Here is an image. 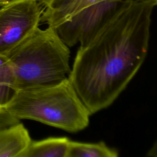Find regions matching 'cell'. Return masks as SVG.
I'll list each match as a JSON object with an SVG mask.
<instances>
[{
	"mask_svg": "<svg viewBox=\"0 0 157 157\" xmlns=\"http://www.w3.org/2000/svg\"><path fill=\"white\" fill-rule=\"evenodd\" d=\"M147 155L150 157H157V138L148 151Z\"/></svg>",
	"mask_w": 157,
	"mask_h": 157,
	"instance_id": "cell-11",
	"label": "cell"
},
{
	"mask_svg": "<svg viewBox=\"0 0 157 157\" xmlns=\"http://www.w3.org/2000/svg\"><path fill=\"white\" fill-rule=\"evenodd\" d=\"M127 0H101L78 12L54 28L69 47L84 45L108 23Z\"/></svg>",
	"mask_w": 157,
	"mask_h": 157,
	"instance_id": "cell-4",
	"label": "cell"
},
{
	"mask_svg": "<svg viewBox=\"0 0 157 157\" xmlns=\"http://www.w3.org/2000/svg\"><path fill=\"white\" fill-rule=\"evenodd\" d=\"M154 7L127 0L88 44L80 45L68 78L91 115L110 106L143 64Z\"/></svg>",
	"mask_w": 157,
	"mask_h": 157,
	"instance_id": "cell-1",
	"label": "cell"
},
{
	"mask_svg": "<svg viewBox=\"0 0 157 157\" xmlns=\"http://www.w3.org/2000/svg\"><path fill=\"white\" fill-rule=\"evenodd\" d=\"M118 151L104 142L87 143L71 140L67 157H117Z\"/></svg>",
	"mask_w": 157,
	"mask_h": 157,
	"instance_id": "cell-9",
	"label": "cell"
},
{
	"mask_svg": "<svg viewBox=\"0 0 157 157\" xmlns=\"http://www.w3.org/2000/svg\"><path fill=\"white\" fill-rule=\"evenodd\" d=\"M31 141L21 123L0 127V157H19Z\"/></svg>",
	"mask_w": 157,
	"mask_h": 157,
	"instance_id": "cell-7",
	"label": "cell"
},
{
	"mask_svg": "<svg viewBox=\"0 0 157 157\" xmlns=\"http://www.w3.org/2000/svg\"><path fill=\"white\" fill-rule=\"evenodd\" d=\"M6 58L13 76V91L58 82L71 72L69 47L49 26L36 28Z\"/></svg>",
	"mask_w": 157,
	"mask_h": 157,
	"instance_id": "cell-3",
	"label": "cell"
},
{
	"mask_svg": "<svg viewBox=\"0 0 157 157\" xmlns=\"http://www.w3.org/2000/svg\"><path fill=\"white\" fill-rule=\"evenodd\" d=\"M69 142L66 137L31 140L19 157H67Z\"/></svg>",
	"mask_w": 157,
	"mask_h": 157,
	"instance_id": "cell-8",
	"label": "cell"
},
{
	"mask_svg": "<svg viewBox=\"0 0 157 157\" xmlns=\"http://www.w3.org/2000/svg\"><path fill=\"white\" fill-rule=\"evenodd\" d=\"M12 85L13 76L7 59L0 56V115H2V107L10 96Z\"/></svg>",
	"mask_w": 157,
	"mask_h": 157,
	"instance_id": "cell-10",
	"label": "cell"
},
{
	"mask_svg": "<svg viewBox=\"0 0 157 157\" xmlns=\"http://www.w3.org/2000/svg\"><path fill=\"white\" fill-rule=\"evenodd\" d=\"M21 1H23V0H0V6H4L6 5H8V4Z\"/></svg>",
	"mask_w": 157,
	"mask_h": 157,
	"instance_id": "cell-12",
	"label": "cell"
},
{
	"mask_svg": "<svg viewBox=\"0 0 157 157\" xmlns=\"http://www.w3.org/2000/svg\"><path fill=\"white\" fill-rule=\"evenodd\" d=\"M42 7L43 8L48 4L52 0H36Z\"/></svg>",
	"mask_w": 157,
	"mask_h": 157,
	"instance_id": "cell-13",
	"label": "cell"
},
{
	"mask_svg": "<svg viewBox=\"0 0 157 157\" xmlns=\"http://www.w3.org/2000/svg\"><path fill=\"white\" fill-rule=\"evenodd\" d=\"M43 7L23 0L0 9V56L6 57L38 28Z\"/></svg>",
	"mask_w": 157,
	"mask_h": 157,
	"instance_id": "cell-5",
	"label": "cell"
},
{
	"mask_svg": "<svg viewBox=\"0 0 157 157\" xmlns=\"http://www.w3.org/2000/svg\"><path fill=\"white\" fill-rule=\"evenodd\" d=\"M151 3L154 6H157V0H143Z\"/></svg>",
	"mask_w": 157,
	"mask_h": 157,
	"instance_id": "cell-14",
	"label": "cell"
},
{
	"mask_svg": "<svg viewBox=\"0 0 157 157\" xmlns=\"http://www.w3.org/2000/svg\"><path fill=\"white\" fill-rule=\"evenodd\" d=\"M101 0H52L44 7L40 22L55 28L86 7Z\"/></svg>",
	"mask_w": 157,
	"mask_h": 157,
	"instance_id": "cell-6",
	"label": "cell"
},
{
	"mask_svg": "<svg viewBox=\"0 0 157 157\" xmlns=\"http://www.w3.org/2000/svg\"><path fill=\"white\" fill-rule=\"evenodd\" d=\"M2 113L13 119L37 121L70 132L86 128L91 115L68 77L13 91Z\"/></svg>",
	"mask_w": 157,
	"mask_h": 157,
	"instance_id": "cell-2",
	"label": "cell"
}]
</instances>
